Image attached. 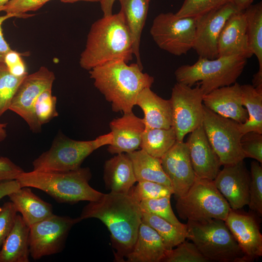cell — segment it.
Segmentation results:
<instances>
[{
    "label": "cell",
    "instance_id": "6da1fadb",
    "mask_svg": "<svg viewBox=\"0 0 262 262\" xmlns=\"http://www.w3.org/2000/svg\"><path fill=\"white\" fill-rule=\"evenodd\" d=\"M142 212L139 203L128 194L110 192L97 200L90 201L81 212L82 220H100L111 234L116 262H125L132 250L142 222Z\"/></svg>",
    "mask_w": 262,
    "mask_h": 262
},
{
    "label": "cell",
    "instance_id": "7a4b0ae2",
    "mask_svg": "<svg viewBox=\"0 0 262 262\" xmlns=\"http://www.w3.org/2000/svg\"><path fill=\"white\" fill-rule=\"evenodd\" d=\"M142 70L137 63L115 60L93 68L89 74L113 111L124 114L132 111L139 93L154 82V78Z\"/></svg>",
    "mask_w": 262,
    "mask_h": 262
},
{
    "label": "cell",
    "instance_id": "3957f363",
    "mask_svg": "<svg viewBox=\"0 0 262 262\" xmlns=\"http://www.w3.org/2000/svg\"><path fill=\"white\" fill-rule=\"evenodd\" d=\"M131 38L123 12L103 16L95 21L87 35L80 65L90 70L115 60L128 63L132 59Z\"/></svg>",
    "mask_w": 262,
    "mask_h": 262
},
{
    "label": "cell",
    "instance_id": "277c9868",
    "mask_svg": "<svg viewBox=\"0 0 262 262\" xmlns=\"http://www.w3.org/2000/svg\"><path fill=\"white\" fill-rule=\"evenodd\" d=\"M91 176L88 167H80L64 172L24 171L16 180L21 187L35 188L59 203L72 204L96 201L103 195L89 184Z\"/></svg>",
    "mask_w": 262,
    "mask_h": 262
},
{
    "label": "cell",
    "instance_id": "5b68a950",
    "mask_svg": "<svg viewBox=\"0 0 262 262\" xmlns=\"http://www.w3.org/2000/svg\"><path fill=\"white\" fill-rule=\"evenodd\" d=\"M247 63L240 55L219 56L213 59L199 57L192 65H184L175 71L177 82L199 85L204 95L236 82Z\"/></svg>",
    "mask_w": 262,
    "mask_h": 262
},
{
    "label": "cell",
    "instance_id": "8992f818",
    "mask_svg": "<svg viewBox=\"0 0 262 262\" xmlns=\"http://www.w3.org/2000/svg\"><path fill=\"white\" fill-rule=\"evenodd\" d=\"M186 225V238L209 261L249 262L224 220H187Z\"/></svg>",
    "mask_w": 262,
    "mask_h": 262
},
{
    "label": "cell",
    "instance_id": "52a82bcc",
    "mask_svg": "<svg viewBox=\"0 0 262 262\" xmlns=\"http://www.w3.org/2000/svg\"><path fill=\"white\" fill-rule=\"evenodd\" d=\"M112 139L111 132L90 141H77L59 135L49 149L33 162V170L64 172L77 169L87 157L98 148L110 145Z\"/></svg>",
    "mask_w": 262,
    "mask_h": 262
},
{
    "label": "cell",
    "instance_id": "ba28073f",
    "mask_svg": "<svg viewBox=\"0 0 262 262\" xmlns=\"http://www.w3.org/2000/svg\"><path fill=\"white\" fill-rule=\"evenodd\" d=\"M176 208L180 218L191 221H225L231 209L213 180L197 177L187 192L177 198Z\"/></svg>",
    "mask_w": 262,
    "mask_h": 262
},
{
    "label": "cell",
    "instance_id": "9c48e42d",
    "mask_svg": "<svg viewBox=\"0 0 262 262\" xmlns=\"http://www.w3.org/2000/svg\"><path fill=\"white\" fill-rule=\"evenodd\" d=\"M202 125L222 165L244 160L246 158L241 146L243 134L239 129V123L220 116L204 106Z\"/></svg>",
    "mask_w": 262,
    "mask_h": 262
},
{
    "label": "cell",
    "instance_id": "30bf717a",
    "mask_svg": "<svg viewBox=\"0 0 262 262\" xmlns=\"http://www.w3.org/2000/svg\"><path fill=\"white\" fill-rule=\"evenodd\" d=\"M196 20V18L180 17L171 12L161 13L154 18L150 33L161 49L181 56L193 49Z\"/></svg>",
    "mask_w": 262,
    "mask_h": 262
},
{
    "label": "cell",
    "instance_id": "8fae6325",
    "mask_svg": "<svg viewBox=\"0 0 262 262\" xmlns=\"http://www.w3.org/2000/svg\"><path fill=\"white\" fill-rule=\"evenodd\" d=\"M80 217L52 214L30 227L29 250L31 257L38 260L44 257L61 252L69 232Z\"/></svg>",
    "mask_w": 262,
    "mask_h": 262
},
{
    "label": "cell",
    "instance_id": "7c38bea8",
    "mask_svg": "<svg viewBox=\"0 0 262 262\" xmlns=\"http://www.w3.org/2000/svg\"><path fill=\"white\" fill-rule=\"evenodd\" d=\"M204 94L199 85L195 87L177 82L171 98L173 125L177 141L202 125L204 116Z\"/></svg>",
    "mask_w": 262,
    "mask_h": 262
},
{
    "label": "cell",
    "instance_id": "4fadbf2b",
    "mask_svg": "<svg viewBox=\"0 0 262 262\" xmlns=\"http://www.w3.org/2000/svg\"><path fill=\"white\" fill-rule=\"evenodd\" d=\"M55 79L52 71L46 66H41L36 71L25 77L13 98L9 110L22 117L33 132H40L42 126L34 114V104L42 92L52 88Z\"/></svg>",
    "mask_w": 262,
    "mask_h": 262
},
{
    "label": "cell",
    "instance_id": "5bb4252c",
    "mask_svg": "<svg viewBox=\"0 0 262 262\" xmlns=\"http://www.w3.org/2000/svg\"><path fill=\"white\" fill-rule=\"evenodd\" d=\"M238 12L232 2L196 17L195 38L193 49L199 57L213 59L218 57V40L228 19Z\"/></svg>",
    "mask_w": 262,
    "mask_h": 262
},
{
    "label": "cell",
    "instance_id": "9a60e30c",
    "mask_svg": "<svg viewBox=\"0 0 262 262\" xmlns=\"http://www.w3.org/2000/svg\"><path fill=\"white\" fill-rule=\"evenodd\" d=\"M250 181V172L244 160L224 165L213 180L216 187L233 210L248 205Z\"/></svg>",
    "mask_w": 262,
    "mask_h": 262
},
{
    "label": "cell",
    "instance_id": "2e32d148",
    "mask_svg": "<svg viewBox=\"0 0 262 262\" xmlns=\"http://www.w3.org/2000/svg\"><path fill=\"white\" fill-rule=\"evenodd\" d=\"M161 161L163 169L171 182L173 194L177 198L184 195L196 178L186 142L177 141Z\"/></svg>",
    "mask_w": 262,
    "mask_h": 262
},
{
    "label": "cell",
    "instance_id": "e0dca14e",
    "mask_svg": "<svg viewBox=\"0 0 262 262\" xmlns=\"http://www.w3.org/2000/svg\"><path fill=\"white\" fill-rule=\"evenodd\" d=\"M225 222L249 262L262 256V235L254 216L230 209Z\"/></svg>",
    "mask_w": 262,
    "mask_h": 262
},
{
    "label": "cell",
    "instance_id": "ac0fdd59",
    "mask_svg": "<svg viewBox=\"0 0 262 262\" xmlns=\"http://www.w3.org/2000/svg\"><path fill=\"white\" fill-rule=\"evenodd\" d=\"M186 143L192 167L198 178L213 180L222 165L202 127L190 133Z\"/></svg>",
    "mask_w": 262,
    "mask_h": 262
},
{
    "label": "cell",
    "instance_id": "d6986e66",
    "mask_svg": "<svg viewBox=\"0 0 262 262\" xmlns=\"http://www.w3.org/2000/svg\"><path fill=\"white\" fill-rule=\"evenodd\" d=\"M110 128L113 135L107 150L112 154L129 153L140 147L142 135L145 128L143 118L132 112L111 121Z\"/></svg>",
    "mask_w": 262,
    "mask_h": 262
},
{
    "label": "cell",
    "instance_id": "ffe728a7",
    "mask_svg": "<svg viewBox=\"0 0 262 262\" xmlns=\"http://www.w3.org/2000/svg\"><path fill=\"white\" fill-rule=\"evenodd\" d=\"M203 104L215 114L239 124L245 123L248 119L247 111L242 104L241 84L236 82L204 95Z\"/></svg>",
    "mask_w": 262,
    "mask_h": 262
},
{
    "label": "cell",
    "instance_id": "44dd1931",
    "mask_svg": "<svg viewBox=\"0 0 262 262\" xmlns=\"http://www.w3.org/2000/svg\"><path fill=\"white\" fill-rule=\"evenodd\" d=\"M233 55H242L247 59L253 55L248 44L244 11L237 12L230 16L218 40V57Z\"/></svg>",
    "mask_w": 262,
    "mask_h": 262
},
{
    "label": "cell",
    "instance_id": "7402d4cb",
    "mask_svg": "<svg viewBox=\"0 0 262 262\" xmlns=\"http://www.w3.org/2000/svg\"><path fill=\"white\" fill-rule=\"evenodd\" d=\"M135 105L144 113L145 128L168 129L172 127V111L170 99H164L153 92L150 87L138 95Z\"/></svg>",
    "mask_w": 262,
    "mask_h": 262
},
{
    "label": "cell",
    "instance_id": "603a6c76",
    "mask_svg": "<svg viewBox=\"0 0 262 262\" xmlns=\"http://www.w3.org/2000/svg\"><path fill=\"white\" fill-rule=\"evenodd\" d=\"M167 249L158 233L142 221L127 262H162Z\"/></svg>",
    "mask_w": 262,
    "mask_h": 262
},
{
    "label": "cell",
    "instance_id": "cb8c5ba5",
    "mask_svg": "<svg viewBox=\"0 0 262 262\" xmlns=\"http://www.w3.org/2000/svg\"><path fill=\"white\" fill-rule=\"evenodd\" d=\"M103 180L110 192L128 194L137 182L132 164L127 153L116 154L104 164Z\"/></svg>",
    "mask_w": 262,
    "mask_h": 262
},
{
    "label": "cell",
    "instance_id": "d4e9b609",
    "mask_svg": "<svg viewBox=\"0 0 262 262\" xmlns=\"http://www.w3.org/2000/svg\"><path fill=\"white\" fill-rule=\"evenodd\" d=\"M8 196L29 227L53 214L52 205L36 196L29 187H20Z\"/></svg>",
    "mask_w": 262,
    "mask_h": 262
},
{
    "label": "cell",
    "instance_id": "484cf974",
    "mask_svg": "<svg viewBox=\"0 0 262 262\" xmlns=\"http://www.w3.org/2000/svg\"><path fill=\"white\" fill-rule=\"evenodd\" d=\"M30 227L17 214L14 225L0 249V262H29Z\"/></svg>",
    "mask_w": 262,
    "mask_h": 262
},
{
    "label": "cell",
    "instance_id": "4316f807",
    "mask_svg": "<svg viewBox=\"0 0 262 262\" xmlns=\"http://www.w3.org/2000/svg\"><path fill=\"white\" fill-rule=\"evenodd\" d=\"M118 0L131 38L133 54L136 57L137 64L143 68L140 59V44L149 3L146 0Z\"/></svg>",
    "mask_w": 262,
    "mask_h": 262
},
{
    "label": "cell",
    "instance_id": "83f0119b",
    "mask_svg": "<svg viewBox=\"0 0 262 262\" xmlns=\"http://www.w3.org/2000/svg\"><path fill=\"white\" fill-rule=\"evenodd\" d=\"M127 154L131 160L137 182L154 181L172 189L171 182L163 169L160 158L153 157L142 149Z\"/></svg>",
    "mask_w": 262,
    "mask_h": 262
},
{
    "label": "cell",
    "instance_id": "f1b7e54d",
    "mask_svg": "<svg viewBox=\"0 0 262 262\" xmlns=\"http://www.w3.org/2000/svg\"><path fill=\"white\" fill-rule=\"evenodd\" d=\"M242 104L246 107L248 119L239 124V129L243 134L249 131L262 134V89H258L250 84L241 85Z\"/></svg>",
    "mask_w": 262,
    "mask_h": 262
},
{
    "label": "cell",
    "instance_id": "f546056e",
    "mask_svg": "<svg viewBox=\"0 0 262 262\" xmlns=\"http://www.w3.org/2000/svg\"><path fill=\"white\" fill-rule=\"evenodd\" d=\"M177 141L173 127L168 129L145 128L140 148L150 155L161 159Z\"/></svg>",
    "mask_w": 262,
    "mask_h": 262
},
{
    "label": "cell",
    "instance_id": "4dcf8cb0",
    "mask_svg": "<svg viewBox=\"0 0 262 262\" xmlns=\"http://www.w3.org/2000/svg\"><path fill=\"white\" fill-rule=\"evenodd\" d=\"M244 13L249 46L258 61V71L262 73V2L250 5Z\"/></svg>",
    "mask_w": 262,
    "mask_h": 262
},
{
    "label": "cell",
    "instance_id": "1f68e13d",
    "mask_svg": "<svg viewBox=\"0 0 262 262\" xmlns=\"http://www.w3.org/2000/svg\"><path fill=\"white\" fill-rule=\"evenodd\" d=\"M142 221L158 233L167 250L174 248L186 238L187 227H178L154 214L142 212Z\"/></svg>",
    "mask_w": 262,
    "mask_h": 262
},
{
    "label": "cell",
    "instance_id": "d6a6232c",
    "mask_svg": "<svg viewBox=\"0 0 262 262\" xmlns=\"http://www.w3.org/2000/svg\"><path fill=\"white\" fill-rule=\"evenodd\" d=\"M26 76H14L4 63L0 64V117L9 109L13 98Z\"/></svg>",
    "mask_w": 262,
    "mask_h": 262
},
{
    "label": "cell",
    "instance_id": "836d02e7",
    "mask_svg": "<svg viewBox=\"0 0 262 262\" xmlns=\"http://www.w3.org/2000/svg\"><path fill=\"white\" fill-rule=\"evenodd\" d=\"M170 198L171 196H166L158 198L145 199L141 201L139 205L142 212L154 214L175 226L186 228V224L181 223L173 212Z\"/></svg>",
    "mask_w": 262,
    "mask_h": 262
},
{
    "label": "cell",
    "instance_id": "e575fe53",
    "mask_svg": "<svg viewBox=\"0 0 262 262\" xmlns=\"http://www.w3.org/2000/svg\"><path fill=\"white\" fill-rule=\"evenodd\" d=\"M128 194L139 203L142 200L158 198L173 194L172 189L167 186L151 181H141L133 185Z\"/></svg>",
    "mask_w": 262,
    "mask_h": 262
},
{
    "label": "cell",
    "instance_id": "d590c367",
    "mask_svg": "<svg viewBox=\"0 0 262 262\" xmlns=\"http://www.w3.org/2000/svg\"><path fill=\"white\" fill-rule=\"evenodd\" d=\"M177 247L167 250L162 262H207L196 246L185 240Z\"/></svg>",
    "mask_w": 262,
    "mask_h": 262
},
{
    "label": "cell",
    "instance_id": "8d00e7d4",
    "mask_svg": "<svg viewBox=\"0 0 262 262\" xmlns=\"http://www.w3.org/2000/svg\"><path fill=\"white\" fill-rule=\"evenodd\" d=\"M249 184V209L258 216L262 215V167L257 161L250 164Z\"/></svg>",
    "mask_w": 262,
    "mask_h": 262
},
{
    "label": "cell",
    "instance_id": "74e56055",
    "mask_svg": "<svg viewBox=\"0 0 262 262\" xmlns=\"http://www.w3.org/2000/svg\"><path fill=\"white\" fill-rule=\"evenodd\" d=\"M232 0H184L178 11L175 13L179 17H197L216 9Z\"/></svg>",
    "mask_w": 262,
    "mask_h": 262
},
{
    "label": "cell",
    "instance_id": "f35d334b",
    "mask_svg": "<svg viewBox=\"0 0 262 262\" xmlns=\"http://www.w3.org/2000/svg\"><path fill=\"white\" fill-rule=\"evenodd\" d=\"M57 98L52 94V88L42 92L34 106L35 116L42 126L58 115L56 110Z\"/></svg>",
    "mask_w": 262,
    "mask_h": 262
},
{
    "label": "cell",
    "instance_id": "ab89813d",
    "mask_svg": "<svg viewBox=\"0 0 262 262\" xmlns=\"http://www.w3.org/2000/svg\"><path fill=\"white\" fill-rule=\"evenodd\" d=\"M51 0H10L1 9V12L14 15L16 17L27 18L33 15L26 13L35 11Z\"/></svg>",
    "mask_w": 262,
    "mask_h": 262
},
{
    "label": "cell",
    "instance_id": "60d3db41",
    "mask_svg": "<svg viewBox=\"0 0 262 262\" xmlns=\"http://www.w3.org/2000/svg\"><path fill=\"white\" fill-rule=\"evenodd\" d=\"M241 146L246 158L254 159L262 164V133L256 131H249L243 134L241 139Z\"/></svg>",
    "mask_w": 262,
    "mask_h": 262
},
{
    "label": "cell",
    "instance_id": "b9f144b4",
    "mask_svg": "<svg viewBox=\"0 0 262 262\" xmlns=\"http://www.w3.org/2000/svg\"><path fill=\"white\" fill-rule=\"evenodd\" d=\"M17 211L11 201L0 207V246L11 231L15 222Z\"/></svg>",
    "mask_w": 262,
    "mask_h": 262
},
{
    "label": "cell",
    "instance_id": "7bdbcfd3",
    "mask_svg": "<svg viewBox=\"0 0 262 262\" xmlns=\"http://www.w3.org/2000/svg\"><path fill=\"white\" fill-rule=\"evenodd\" d=\"M4 63L9 71L13 75L22 77L28 74L26 65L21 54L15 50L8 52L4 57Z\"/></svg>",
    "mask_w": 262,
    "mask_h": 262
},
{
    "label": "cell",
    "instance_id": "ee69618b",
    "mask_svg": "<svg viewBox=\"0 0 262 262\" xmlns=\"http://www.w3.org/2000/svg\"><path fill=\"white\" fill-rule=\"evenodd\" d=\"M24 172L8 158L0 157V182L16 180Z\"/></svg>",
    "mask_w": 262,
    "mask_h": 262
},
{
    "label": "cell",
    "instance_id": "f6af8a7d",
    "mask_svg": "<svg viewBox=\"0 0 262 262\" xmlns=\"http://www.w3.org/2000/svg\"><path fill=\"white\" fill-rule=\"evenodd\" d=\"M16 17L14 15L5 14L0 16V64L4 63L6 54L12 50L9 44L4 39L2 26L3 22L9 18Z\"/></svg>",
    "mask_w": 262,
    "mask_h": 262
},
{
    "label": "cell",
    "instance_id": "bcb514c9",
    "mask_svg": "<svg viewBox=\"0 0 262 262\" xmlns=\"http://www.w3.org/2000/svg\"><path fill=\"white\" fill-rule=\"evenodd\" d=\"M20 185L16 180L0 182V200L11 193L17 191Z\"/></svg>",
    "mask_w": 262,
    "mask_h": 262
},
{
    "label": "cell",
    "instance_id": "7dc6e473",
    "mask_svg": "<svg viewBox=\"0 0 262 262\" xmlns=\"http://www.w3.org/2000/svg\"><path fill=\"white\" fill-rule=\"evenodd\" d=\"M116 0H100L99 1L103 16H110L113 14V7L115 1Z\"/></svg>",
    "mask_w": 262,
    "mask_h": 262
},
{
    "label": "cell",
    "instance_id": "c3c4849f",
    "mask_svg": "<svg viewBox=\"0 0 262 262\" xmlns=\"http://www.w3.org/2000/svg\"><path fill=\"white\" fill-rule=\"evenodd\" d=\"M253 1L254 0H232L231 2L238 11H244L252 4Z\"/></svg>",
    "mask_w": 262,
    "mask_h": 262
},
{
    "label": "cell",
    "instance_id": "681fc988",
    "mask_svg": "<svg viewBox=\"0 0 262 262\" xmlns=\"http://www.w3.org/2000/svg\"><path fill=\"white\" fill-rule=\"evenodd\" d=\"M6 126V123L0 122V142L4 140L7 136Z\"/></svg>",
    "mask_w": 262,
    "mask_h": 262
},
{
    "label": "cell",
    "instance_id": "f907efd6",
    "mask_svg": "<svg viewBox=\"0 0 262 262\" xmlns=\"http://www.w3.org/2000/svg\"><path fill=\"white\" fill-rule=\"evenodd\" d=\"M64 3H73L80 1H84L89 2H99L100 0H59Z\"/></svg>",
    "mask_w": 262,
    "mask_h": 262
},
{
    "label": "cell",
    "instance_id": "816d5d0a",
    "mask_svg": "<svg viewBox=\"0 0 262 262\" xmlns=\"http://www.w3.org/2000/svg\"><path fill=\"white\" fill-rule=\"evenodd\" d=\"M10 0H0V12L1 11L2 8Z\"/></svg>",
    "mask_w": 262,
    "mask_h": 262
},
{
    "label": "cell",
    "instance_id": "f5cc1de1",
    "mask_svg": "<svg viewBox=\"0 0 262 262\" xmlns=\"http://www.w3.org/2000/svg\"><path fill=\"white\" fill-rule=\"evenodd\" d=\"M147 0V2L149 3L150 0Z\"/></svg>",
    "mask_w": 262,
    "mask_h": 262
}]
</instances>
